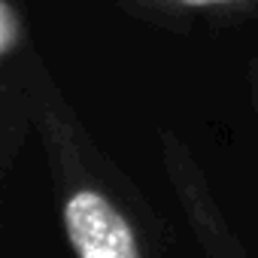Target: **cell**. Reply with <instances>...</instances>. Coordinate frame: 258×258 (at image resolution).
<instances>
[{"mask_svg":"<svg viewBox=\"0 0 258 258\" xmlns=\"http://www.w3.org/2000/svg\"><path fill=\"white\" fill-rule=\"evenodd\" d=\"M61 167V225L76 258H146L143 237L124 207L88 173L64 143H55Z\"/></svg>","mask_w":258,"mask_h":258,"instance_id":"obj_1","label":"cell"},{"mask_svg":"<svg viewBox=\"0 0 258 258\" xmlns=\"http://www.w3.org/2000/svg\"><path fill=\"white\" fill-rule=\"evenodd\" d=\"M25 40V19L13 0H0V58L10 61Z\"/></svg>","mask_w":258,"mask_h":258,"instance_id":"obj_2","label":"cell"},{"mask_svg":"<svg viewBox=\"0 0 258 258\" xmlns=\"http://www.w3.org/2000/svg\"><path fill=\"white\" fill-rule=\"evenodd\" d=\"M146 7L155 10H176V13H201V10H231V7H243L249 0H140Z\"/></svg>","mask_w":258,"mask_h":258,"instance_id":"obj_3","label":"cell"},{"mask_svg":"<svg viewBox=\"0 0 258 258\" xmlns=\"http://www.w3.org/2000/svg\"><path fill=\"white\" fill-rule=\"evenodd\" d=\"M255 103H258V88H255Z\"/></svg>","mask_w":258,"mask_h":258,"instance_id":"obj_4","label":"cell"}]
</instances>
